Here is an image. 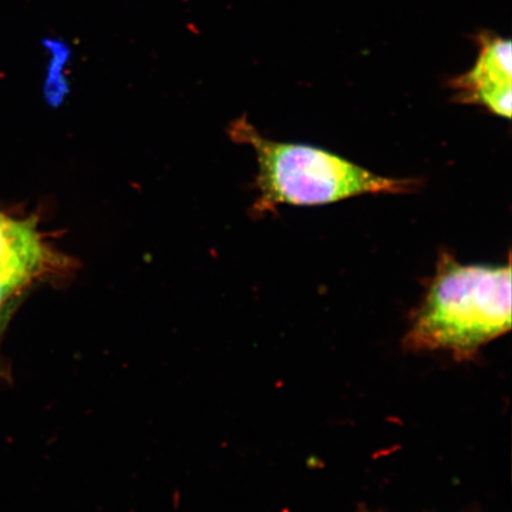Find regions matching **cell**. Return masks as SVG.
<instances>
[{
    "label": "cell",
    "mask_w": 512,
    "mask_h": 512,
    "mask_svg": "<svg viewBox=\"0 0 512 512\" xmlns=\"http://www.w3.org/2000/svg\"><path fill=\"white\" fill-rule=\"evenodd\" d=\"M511 329V265H464L439 255L407 345L466 354Z\"/></svg>",
    "instance_id": "obj_1"
},
{
    "label": "cell",
    "mask_w": 512,
    "mask_h": 512,
    "mask_svg": "<svg viewBox=\"0 0 512 512\" xmlns=\"http://www.w3.org/2000/svg\"><path fill=\"white\" fill-rule=\"evenodd\" d=\"M236 143L252 147L258 162L253 210L267 214L279 206H322L363 195H400L415 190V179L390 178L315 146L274 142L246 117L229 127Z\"/></svg>",
    "instance_id": "obj_2"
},
{
    "label": "cell",
    "mask_w": 512,
    "mask_h": 512,
    "mask_svg": "<svg viewBox=\"0 0 512 512\" xmlns=\"http://www.w3.org/2000/svg\"><path fill=\"white\" fill-rule=\"evenodd\" d=\"M512 54L510 40L484 38L475 66L454 80L460 101L480 105L498 117L511 118Z\"/></svg>",
    "instance_id": "obj_3"
},
{
    "label": "cell",
    "mask_w": 512,
    "mask_h": 512,
    "mask_svg": "<svg viewBox=\"0 0 512 512\" xmlns=\"http://www.w3.org/2000/svg\"><path fill=\"white\" fill-rule=\"evenodd\" d=\"M49 253L36 222L17 221L0 214V274L30 281L48 265Z\"/></svg>",
    "instance_id": "obj_4"
},
{
    "label": "cell",
    "mask_w": 512,
    "mask_h": 512,
    "mask_svg": "<svg viewBox=\"0 0 512 512\" xmlns=\"http://www.w3.org/2000/svg\"><path fill=\"white\" fill-rule=\"evenodd\" d=\"M28 280L12 277V275L0 274V306L8 300L19 288L27 285Z\"/></svg>",
    "instance_id": "obj_5"
}]
</instances>
